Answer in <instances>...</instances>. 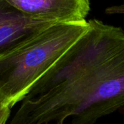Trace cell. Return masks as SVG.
I'll return each instance as SVG.
<instances>
[{"instance_id":"cell-1","label":"cell","mask_w":124,"mask_h":124,"mask_svg":"<svg viewBox=\"0 0 124 124\" xmlns=\"http://www.w3.org/2000/svg\"><path fill=\"white\" fill-rule=\"evenodd\" d=\"M88 23L9 124H94L124 107V31L95 18Z\"/></svg>"},{"instance_id":"cell-2","label":"cell","mask_w":124,"mask_h":124,"mask_svg":"<svg viewBox=\"0 0 124 124\" xmlns=\"http://www.w3.org/2000/svg\"><path fill=\"white\" fill-rule=\"evenodd\" d=\"M86 20L54 23L0 57V101L11 109L88 30Z\"/></svg>"},{"instance_id":"cell-3","label":"cell","mask_w":124,"mask_h":124,"mask_svg":"<svg viewBox=\"0 0 124 124\" xmlns=\"http://www.w3.org/2000/svg\"><path fill=\"white\" fill-rule=\"evenodd\" d=\"M53 24L26 15L7 0H0V57Z\"/></svg>"},{"instance_id":"cell-4","label":"cell","mask_w":124,"mask_h":124,"mask_svg":"<svg viewBox=\"0 0 124 124\" xmlns=\"http://www.w3.org/2000/svg\"><path fill=\"white\" fill-rule=\"evenodd\" d=\"M34 18L54 23L86 20L90 0H7Z\"/></svg>"},{"instance_id":"cell-5","label":"cell","mask_w":124,"mask_h":124,"mask_svg":"<svg viewBox=\"0 0 124 124\" xmlns=\"http://www.w3.org/2000/svg\"><path fill=\"white\" fill-rule=\"evenodd\" d=\"M11 113V108L4 106L0 110V124H6Z\"/></svg>"},{"instance_id":"cell-6","label":"cell","mask_w":124,"mask_h":124,"mask_svg":"<svg viewBox=\"0 0 124 124\" xmlns=\"http://www.w3.org/2000/svg\"><path fill=\"white\" fill-rule=\"evenodd\" d=\"M4 105L1 103V102L0 101V110H1V108L2 107H4ZM6 107H7V106H6Z\"/></svg>"}]
</instances>
